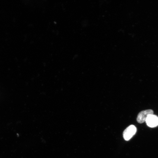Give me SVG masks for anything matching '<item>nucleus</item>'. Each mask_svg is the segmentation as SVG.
I'll list each match as a JSON object with an SVG mask.
<instances>
[{
  "label": "nucleus",
  "mask_w": 158,
  "mask_h": 158,
  "mask_svg": "<svg viewBox=\"0 0 158 158\" xmlns=\"http://www.w3.org/2000/svg\"><path fill=\"white\" fill-rule=\"evenodd\" d=\"M137 128L135 126L133 125L129 126L123 132L124 139L126 141L129 140L135 134Z\"/></svg>",
  "instance_id": "obj_1"
},
{
  "label": "nucleus",
  "mask_w": 158,
  "mask_h": 158,
  "mask_svg": "<svg viewBox=\"0 0 158 158\" xmlns=\"http://www.w3.org/2000/svg\"><path fill=\"white\" fill-rule=\"evenodd\" d=\"M153 114V111L151 109H147L140 111L138 114L137 121L139 123L145 122L147 117L150 115Z\"/></svg>",
  "instance_id": "obj_2"
},
{
  "label": "nucleus",
  "mask_w": 158,
  "mask_h": 158,
  "mask_svg": "<svg viewBox=\"0 0 158 158\" xmlns=\"http://www.w3.org/2000/svg\"><path fill=\"white\" fill-rule=\"evenodd\" d=\"M147 125L151 128L158 126V116L153 114L149 115L145 121Z\"/></svg>",
  "instance_id": "obj_3"
}]
</instances>
